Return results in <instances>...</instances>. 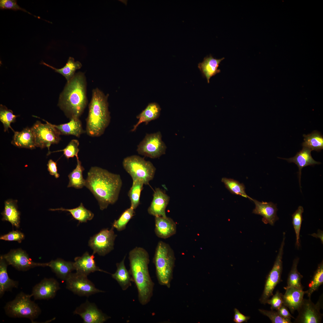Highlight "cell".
<instances>
[{"label": "cell", "mask_w": 323, "mask_h": 323, "mask_svg": "<svg viewBox=\"0 0 323 323\" xmlns=\"http://www.w3.org/2000/svg\"><path fill=\"white\" fill-rule=\"evenodd\" d=\"M86 181L85 186L97 199L101 210L107 208L118 200L122 185L119 175L94 167L88 173Z\"/></svg>", "instance_id": "obj_1"}, {"label": "cell", "mask_w": 323, "mask_h": 323, "mask_svg": "<svg viewBox=\"0 0 323 323\" xmlns=\"http://www.w3.org/2000/svg\"><path fill=\"white\" fill-rule=\"evenodd\" d=\"M129 272L138 292V301L144 305L150 301L153 295L154 284L150 275L149 255L142 247H136L129 253Z\"/></svg>", "instance_id": "obj_2"}, {"label": "cell", "mask_w": 323, "mask_h": 323, "mask_svg": "<svg viewBox=\"0 0 323 323\" xmlns=\"http://www.w3.org/2000/svg\"><path fill=\"white\" fill-rule=\"evenodd\" d=\"M85 76L81 72L75 74L67 83L60 95L58 105L70 119L79 118L87 103Z\"/></svg>", "instance_id": "obj_3"}, {"label": "cell", "mask_w": 323, "mask_h": 323, "mask_svg": "<svg viewBox=\"0 0 323 323\" xmlns=\"http://www.w3.org/2000/svg\"><path fill=\"white\" fill-rule=\"evenodd\" d=\"M107 98V95L98 88L93 90L86 119V132L90 136H101L109 124L110 117Z\"/></svg>", "instance_id": "obj_4"}, {"label": "cell", "mask_w": 323, "mask_h": 323, "mask_svg": "<svg viewBox=\"0 0 323 323\" xmlns=\"http://www.w3.org/2000/svg\"><path fill=\"white\" fill-rule=\"evenodd\" d=\"M175 258L173 250L167 243L160 241L156 247L153 259L159 284L169 288L173 278Z\"/></svg>", "instance_id": "obj_5"}, {"label": "cell", "mask_w": 323, "mask_h": 323, "mask_svg": "<svg viewBox=\"0 0 323 323\" xmlns=\"http://www.w3.org/2000/svg\"><path fill=\"white\" fill-rule=\"evenodd\" d=\"M31 294L21 292L13 300L7 302L4 307L6 314L12 318H25L33 322L41 313L38 305L32 301Z\"/></svg>", "instance_id": "obj_6"}, {"label": "cell", "mask_w": 323, "mask_h": 323, "mask_svg": "<svg viewBox=\"0 0 323 323\" xmlns=\"http://www.w3.org/2000/svg\"><path fill=\"white\" fill-rule=\"evenodd\" d=\"M122 164L132 180H140L144 185H148L154 177L156 167L151 162L139 156L134 155L126 157Z\"/></svg>", "instance_id": "obj_7"}, {"label": "cell", "mask_w": 323, "mask_h": 323, "mask_svg": "<svg viewBox=\"0 0 323 323\" xmlns=\"http://www.w3.org/2000/svg\"><path fill=\"white\" fill-rule=\"evenodd\" d=\"M46 124L37 121L31 128L34 136L36 147L49 148L52 144H58L61 140L60 134L52 124L42 119Z\"/></svg>", "instance_id": "obj_8"}, {"label": "cell", "mask_w": 323, "mask_h": 323, "mask_svg": "<svg viewBox=\"0 0 323 323\" xmlns=\"http://www.w3.org/2000/svg\"><path fill=\"white\" fill-rule=\"evenodd\" d=\"M285 238V233L284 232L283 240L273 266L267 276L264 289L259 299L261 304H266V301L273 295V290L280 281L283 269L282 258Z\"/></svg>", "instance_id": "obj_9"}, {"label": "cell", "mask_w": 323, "mask_h": 323, "mask_svg": "<svg viewBox=\"0 0 323 323\" xmlns=\"http://www.w3.org/2000/svg\"><path fill=\"white\" fill-rule=\"evenodd\" d=\"M167 147L162 140L160 131L146 134L137 146L138 154L152 159L158 158L165 153Z\"/></svg>", "instance_id": "obj_10"}, {"label": "cell", "mask_w": 323, "mask_h": 323, "mask_svg": "<svg viewBox=\"0 0 323 323\" xmlns=\"http://www.w3.org/2000/svg\"><path fill=\"white\" fill-rule=\"evenodd\" d=\"M66 288L80 296L88 297L105 291L97 289L87 278V276L79 273H71L65 280Z\"/></svg>", "instance_id": "obj_11"}, {"label": "cell", "mask_w": 323, "mask_h": 323, "mask_svg": "<svg viewBox=\"0 0 323 323\" xmlns=\"http://www.w3.org/2000/svg\"><path fill=\"white\" fill-rule=\"evenodd\" d=\"M323 307V295L320 296L315 304L311 300L304 298L297 310L298 315L295 319V323H320L323 317L320 309Z\"/></svg>", "instance_id": "obj_12"}, {"label": "cell", "mask_w": 323, "mask_h": 323, "mask_svg": "<svg viewBox=\"0 0 323 323\" xmlns=\"http://www.w3.org/2000/svg\"><path fill=\"white\" fill-rule=\"evenodd\" d=\"M114 228H104L90 237L89 246L93 250V254L97 253L104 256L114 249V242L117 235L114 231Z\"/></svg>", "instance_id": "obj_13"}, {"label": "cell", "mask_w": 323, "mask_h": 323, "mask_svg": "<svg viewBox=\"0 0 323 323\" xmlns=\"http://www.w3.org/2000/svg\"><path fill=\"white\" fill-rule=\"evenodd\" d=\"M2 255L8 265H11L19 271H25L37 266H48V263L33 261L26 252L20 248L11 250L7 253Z\"/></svg>", "instance_id": "obj_14"}, {"label": "cell", "mask_w": 323, "mask_h": 323, "mask_svg": "<svg viewBox=\"0 0 323 323\" xmlns=\"http://www.w3.org/2000/svg\"><path fill=\"white\" fill-rule=\"evenodd\" d=\"M73 313L79 315L84 323H103L111 318L88 300L77 307Z\"/></svg>", "instance_id": "obj_15"}, {"label": "cell", "mask_w": 323, "mask_h": 323, "mask_svg": "<svg viewBox=\"0 0 323 323\" xmlns=\"http://www.w3.org/2000/svg\"><path fill=\"white\" fill-rule=\"evenodd\" d=\"M60 289L56 280L45 278L33 287L31 295L35 300H48L53 298Z\"/></svg>", "instance_id": "obj_16"}, {"label": "cell", "mask_w": 323, "mask_h": 323, "mask_svg": "<svg viewBox=\"0 0 323 323\" xmlns=\"http://www.w3.org/2000/svg\"><path fill=\"white\" fill-rule=\"evenodd\" d=\"M251 200L255 205L252 213L262 216V221L264 223L274 225L275 222L279 219L277 215L278 209L276 204L272 202H260L252 198Z\"/></svg>", "instance_id": "obj_17"}, {"label": "cell", "mask_w": 323, "mask_h": 323, "mask_svg": "<svg viewBox=\"0 0 323 323\" xmlns=\"http://www.w3.org/2000/svg\"><path fill=\"white\" fill-rule=\"evenodd\" d=\"M169 200L170 197L164 192L159 188H156L148 213L155 217H167L165 210Z\"/></svg>", "instance_id": "obj_18"}, {"label": "cell", "mask_w": 323, "mask_h": 323, "mask_svg": "<svg viewBox=\"0 0 323 323\" xmlns=\"http://www.w3.org/2000/svg\"><path fill=\"white\" fill-rule=\"evenodd\" d=\"M95 257L94 254L90 255L87 252L80 257H75L74 264L76 272L87 276L90 273L97 271L110 274L96 265Z\"/></svg>", "instance_id": "obj_19"}, {"label": "cell", "mask_w": 323, "mask_h": 323, "mask_svg": "<svg viewBox=\"0 0 323 323\" xmlns=\"http://www.w3.org/2000/svg\"><path fill=\"white\" fill-rule=\"evenodd\" d=\"M285 289V293L282 295L283 304L293 313L300 307L306 291L294 287H286Z\"/></svg>", "instance_id": "obj_20"}, {"label": "cell", "mask_w": 323, "mask_h": 323, "mask_svg": "<svg viewBox=\"0 0 323 323\" xmlns=\"http://www.w3.org/2000/svg\"><path fill=\"white\" fill-rule=\"evenodd\" d=\"M155 232L159 237L165 239L175 234L176 231L175 222L171 218L161 216L155 217Z\"/></svg>", "instance_id": "obj_21"}, {"label": "cell", "mask_w": 323, "mask_h": 323, "mask_svg": "<svg viewBox=\"0 0 323 323\" xmlns=\"http://www.w3.org/2000/svg\"><path fill=\"white\" fill-rule=\"evenodd\" d=\"M312 150L309 148L303 147L301 150L298 152L293 157L287 158H279L285 159L289 163L293 162L296 164L298 168V173L299 185L301 186V178L302 169L308 166L320 164L321 163L315 161L312 157Z\"/></svg>", "instance_id": "obj_22"}, {"label": "cell", "mask_w": 323, "mask_h": 323, "mask_svg": "<svg viewBox=\"0 0 323 323\" xmlns=\"http://www.w3.org/2000/svg\"><path fill=\"white\" fill-rule=\"evenodd\" d=\"M11 143L19 147L32 150L36 146L33 134L31 128L27 127L20 132L14 131Z\"/></svg>", "instance_id": "obj_23"}, {"label": "cell", "mask_w": 323, "mask_h": 323, "mask_svg": "<svg viewBox=\"0 0 323 323\" xmlns=\"http://www.w3.org/2000/svg\"><path fill=\"white\" fill-rule=\"evenodd\" d=\"M49 267L57 277L65 281L68 276L75 270L74 262L66 261L60 258L52 260L48 263Z\"/></svg>", "instance_id": "obj_24"}, {"label": "cell", "mask_w": 323, "mask_h": 323, "mask_svg": "<svg viewBox=\"0 0 323 323\" xmlns=\"http://www.w3.org/2000/svg\"><path fill=\"white\" fill-rule=\"evenodd\" d=\"M17 201L8 199L4 202V207L1 213L2 221L10 222L13 227L19 228L20 223V212L18 211L17 204Z\"/></svg>", "instance_id": "obj_25"}, {"label": "cell", "mask_w": 323, "mask_h": 323, "mask_svg": "<svg viewBox=\"0 0 323 323\" xmlns=\"http://www.w3.org/2000/svg\"><path fill=\"white\" fill-rule=\"evenodd\" d=\"M126 256L119 263L116 264L117 269L113 274H111L112 278L118 283L122 290L125 291L131 286L133 281L129 271L126 269L125 265Z\"/></svg>", "instance_id": "obj_26"}, {"label": "cell", "mask_w": 323, "mask_h": 323, "mask_svg": "<svg viewBox=\"0 0 323 323\" xmlns=\"http://www.w3.org/2000/svg\"><path fill=\"white\" fill-rule=\"evenodd\" d=\"M161 108L159 105L156 103H149L146 108L138 115L136 118L138 119V122L134 125L131 130L134 132L139 125L142 123L147 124L150 121L158 118L159 116Z\"/></svg>", "instance_id": "obj_27"}, {"label": "cell", "mask_w": 323, "mask_h": 323, "mask_svg": "<svg viewBox=\"0 0 323 323\" xmlns=\"http://www.w3.org/2000/svg\"><path fill=\"white\" fill-rule=\"evenodd\" d=\"M8 264L2 255L0 257V296L1 298L6 291L17 288L19 282L10 279L7 272Z\"/></svg>", "instance_id": "obj_28"}, {"label": "cell", "mask_w": 323, "mask_h": 323, "mask_svg": "<svg viewBox=\"0 0 323 323\" xmlns=\"http://www.w3.org/2000/svg\"><path fill=\"white\" fill-rule=\"evenodd\" d=\"M224 58L223 57L216 59L210 55L208 57H205L203 62L198 64V67L206 78L208 83H209V80L212 76L220 72L218 67L220 62Z\"/></svg>", "instance_id": "obj_29"}, {"label": "cell", "mask_w": 323, "mask_h": 323, "mask_svg": "<svg viewBox=\"0 0 323 323\" xmlns=\"http://www.w3.org/2000/svg\"><path fill=\"white\" fill-rule=\"evenodd\" d=\"M60 135H74L79 137L85 132L82 128V123L79 118H72L66 123L56 125L52 124Z\"/></svg>", "instance_id": "obj_30"}, {"label": "cell", "mask_w": 323, "mask_h": 323, "mask_svg": "<svg viewBox=\"0 0 323 323\" xmlns=\"http://www.w3.org/2000/svg\"><path fill=\"white\" fill-rule=\"evenodd\" d=\"M41 63L61 74L66 78L67 82L70 80L73 77L75 74L76 71L80 69L82 66V65L80 62L75 61L74 58L71 57H69L65 65L60 68H56L43 62H42Z\"/></svg>", "instance_id": "obj_31"}, {"label": "cell", "mask_w": 323, "mask_h": 323, "mask_svg": "<svg viewBox=\"0 0 323 323\" xmlns=\"http://www.w3.org/2000/svg\"><path fill=\"white\" fill-rule=\"evenodd\" d=\"M50 211H65L70 212L73 217L79 221V223H86L88 220H92L94 217V214L91 211L88 210L81 203L78 207L72 209H65L63 208L55 209H50Z\"/></svg>", "instance_id": "obj_32"}, {"label": "cell", "mask_w": 323, "mask_h": 323, "mask_svg": "<svg viewBox=\"0 0 323 323\" xmlns=\"http://www.w3.org/2000/svg\"><path fill=\"white\" fill-rule=\"evenodd\" d=\"M77 159L76 167L68 175L69 182L67 187L79 189L85 186L86 181L83 178V175L84 169L79 159Z\"/></svg>", "instance_id": "obj_33"}, {"label": "cell", "mask_w": 323, "mask_h": 323, "mask_svg": "<svg viewBox=\"0 0 323 323\" xmlns=\"http://www.w3.org/2000/svg\"><path fill=\"white\" fill-rule=\"evenodd\" d=\"M304 141L302 144L303 147L312 150L320 151L323 149V137L320 132L314 131L307 135L304 134Z\"/></svg>", "instance_id": "obj_34"}, {"label": "cell", "mask_w": 323, "mask_h": 323, "mask_svg": "<svg viewBox=\"0 0 323 323\" xmlns=\"http://www.w3.org/2000/svg\"><path fill=\"white\" fill-rule=\"evenodd\" d=\"M299 260V258H297L293 261L291 270L289 274L287 279V287H294L301 290L303 289V287L301 282L303 276L298 272L297 268Z\"/></svg>", "instance_id": "obj_35"}, {"label": "cell", "mask_w": 323, "mask_h": 323, "mask_svg": "<svg viewBox=\"0 0 323 323\" xmlns=\"http://www.w3.org/2000/svg\"><path fill=\"white\" fill-rule=\"evenodd\" d=\"M221 181L225 187L232 194L241 196L248 198L251 200V198L248 196L245 192V187L243 183L231 178H223Z\"/></svg>", "instance_id": "obj_36"}, {"label": "cell", "mask_w": 323, "mask_h": 323, "mask_svg": "<svg viewBox=\"0 0 323 323\" xmlns=\"http://www.w3.org/2000/svg\"><path fill=\"white\" fill-rule=\"evenodd\" d=\"M132 181V184L128 192V196L130 201V207L135 210L140 204L141 193L144 184L140 180Z\"/></svg>", "instance_id": "obj_37"}, {"label": "cell", "mask_w": 323, "mask_h": 323, "mask_svg": "<svg viewBox=\"0 0 323 323\" xmlns=\"http://www.w3.org/2000/svg\"><path fill=\"white\" fill-rule=\"evenodd\" d=\"M323 283V260L318 264L317 269L314 272L313 278L308 285V289L306 291V294L309 298H310L312 293L317 290Z\"/></svg>", "instance_id": "obj_38"}, {"label": "cell", "mask_w": 323, "mask_h": 323, "mask_svg": "<svg viewBox=\"0 0 323 323\" xmlns=\"http://www.w3.org/2000/svg\"><path fill=\"white\" fill-rule=\"evenodd\" d=\"M134 210L131 207L124 211L117 220H115L112 226L118 231L124 230L129 220L135 215Z\"/></svg>", "instance_id": "obj_39"}, {"label": "cell", "mask_w": 323, "mask_h": 323, "mask_svg": "<svg viewBox=\"0 0 323 323\" xmlns=\"http://www.w3.org/2000/svg\"><path fill=\"white\" fill-rule=\"evenodd\" d=\"M18 116V115L13 114L11 110L8 109L6 107L2 104L0 105V120L3 124L4 132L8 131L9 128L13 132L15 131L11 128L10 124L15 121L16 118Z\"/></svg>", "instance_id": "obj_40"}, {"label": "cell", "mask_w": 323, "mask_h": 323, "mask_svg": "<svg viewBox=\"0 0 323 323\" xmlns=\"http://www.w3.org/2000/svg\"><path fill=\"white\" fill-rule=\"evenodd\" d=\"M303 212V207L301 206H300L292 215V224L296 237L295 246L298 249L300 246V233L302 222L303 220L302 214Z\"/></svg>", "instance_id": "obj_41"}, {"label": "cell", "mask_w": 323, "mask_h": 323, "mask_svg": "<svg viewBox=\"0 0 323 323\" xmlns=\"http://www.w3.org/2000/svg\"><path fill=\"white\" fill-rule=\"evenodd\" d=\"M79 143L78 141L76 139L71 140L66 147L64 149L53 152L50 151L48 152L47 155L53 153L60 151L63 152V154L65 157L69 159L70 158L76 157L77 159H79L78 154L79 151L78 146Z\"/></svg>", "instance_id": "obj_42"}, {"label": "cell", "mask_w": 323, "mask_h": 323, "mask_svg": "<svg viewBox=\"0 0 323 323\" xmlns=\"http://www.w3.org/2000/svg\"><path fill=\"white\" fill-rule=\"evenodd\" d=\"M259 312L263 315L267 316L272 323H292L291 319L285 318L281 316L277 311L274 310H267L259 309Z\"/></svg>", "instance_id": "obj_43"}, {"label": "cell", "mask_w": 323, "mask_h": 323, "mask_svg": "<svg viewBox=\"0 0 323 323\" xmlns=\"http://www.w3.org/2000/svg\"><path fill=\"white\" fill-rule=\"evenodd\" d=\"M25 237L24 234L20 231L13 230L7 234L1 235L0 239L5 241H16L20 243Z\"/></svg>", "instance_id": "obj_44"}, {"label": "cell", "mask_w": 323, "mask_h": 323, "mask_svg": "<svg viewBox=\"0 0 323 323\" xmlns=\"http://www.w3.org/2000/svg\"><path fill=\"white\" fill-rule=\"evenodd\" d=\"M0 8L1 9H9L14 10H21L32 15L25 9L21 7L15 0H0Z\"/></svg>", "instance_id": "obj_45"}, {"label": "cell", "mask_w": 323, "mask_h": 323, "mask_svg": "<svg viewBox=\"0 0 323 323\" xmlns=\"http://www.w3.org/2000/svg\"><path fill=\"white\" fill-rule=\"evenodd\" d=\"M282 294L278 290H277L275 293L272 295L271 298L269 299L266 301V304L271 305V310H277L283 304Z\"/></svg>", "instance_id": "obj_46"}, {"label": "cell", "mask_w": 323, "mask_h": 323, "mask_svg": "<svg viewBox=\"0 0 323 323\" xmlns=\"http://www.w3.org/2000/svg\"><path fill=\"white\" fill-rule=\"evenodd\" d=\"M234 314L233 321L236 323H242L247 322L250 317L249 316H245L241 313L237 308H234Z\"/></svg>", "instance_id": "obj_47"}, {"label": "cell", "mask_w": 323, "mask_h": 323, "mask_svg": "<svg viewBox=\"0 0 323 323\" xmlns=\"http://www.w3.org/2000/svg\"><path fill=\"white\" fill-rule=\"evenodd\" d=\"M48 170L50 174L54 176L55 178H57L60 176L59 174L58 173L57 163L52 159H50L47 164Z\"/></svg>", "instance_id": "obj_48"}, {"label": "cell", "mask_w": 323, "mask_h": 323, "mask_svg": "<svg viewBox=\"0 0 323 323\" xmlns=\"http://www.w3.org/2000/svg\"><path fill=\"white\" fill-rule=\"evenodd\" d=\"M277 312L282 317L285 318H294L290 314L287 307L283 304L277 310Z\"/></svg>", "instance_id": "obj_49"}, {"label": "cell", "mask_w": 323, "mask_h": 323, "mask_svg": "<svg viewBox=\"0 0 323 323\" xmlns=\"http://www.w3.org/2000/svg\"><path fill=\"white\" fill-rule=\"evenodd\" d=\"M317 233H313L311 235L315 237L316 238H320V239L322 243H323V231L320 230H319L318 231Z\"/></svg>", "instance_id": "obj_50"}]
</instances>
